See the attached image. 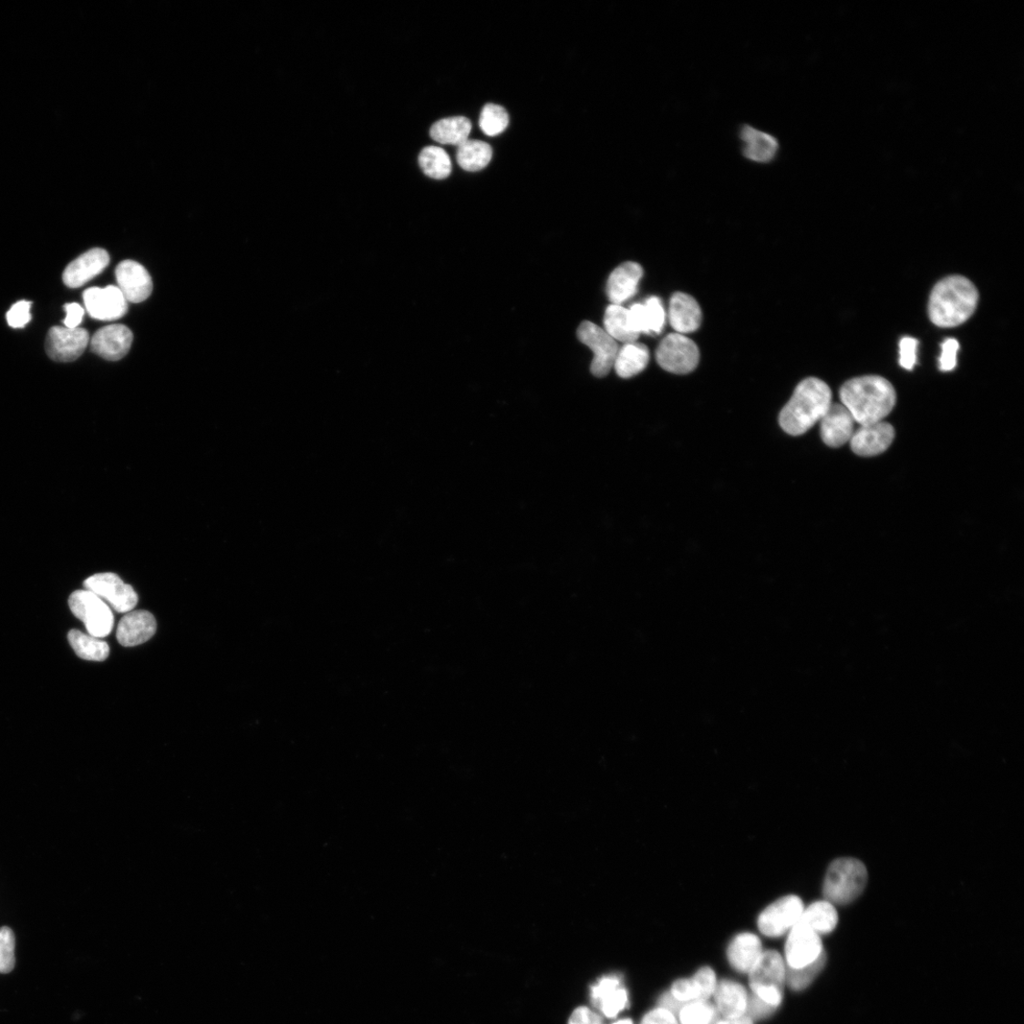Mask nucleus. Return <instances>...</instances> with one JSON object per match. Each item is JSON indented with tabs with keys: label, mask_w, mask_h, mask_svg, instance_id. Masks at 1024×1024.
Returning <instances> with one entry per match:
<instances>
[{
	"label": "nucleus",
	"mask_w": 1024,
	"mask_h": 1024,
	"mask_svg": "<svg viewBox=\"0 0 1024 1024\" xmlns=\"http://www.w3.org/2000/svg\"><path fill=\"white\" fill-rule=\"evenodd\" d=\"M918 341L913 337H904L899 343V365L907 370H913L917 363Z\"/></svg>",
	"instance_id": "nucleus-39"
},
{
	"label": "nucleus",
	"mask_w": 1024,
	"mask_h": 1024,
	"mask_svg": "<svg viewBox=\"0 0 1024 1024\" xmlns=\"http://www.w3.org/2000/svg\"><path fill=\"white\" fill-rule=\"evenodd\" d=\"M649 360L650 352L646 346L629 343L618 349L614 368L619 377L629 378L645 370Z\"/></svg>",
	"instance_id": "nucleus-26"
},
{
	"label": "nucleus",
	"mask_w": 1024,
	"mask_h": 1024,
	"mask_svg": "<svg viewBox=\"0 0 1024 1024\" xmlns=\"http://www.w3.org/2000/svg\"><path fill=\"white\" fill-rule=\"evenodd\" d=\"M642 276L643 270L635 262H626L618 266L611 274L607 282L606 292L612 305H622L632 298L637 293Z\"/></svg>",
	"instance_id": "nucleus-23"
},
{
	"label": "nucleus",
	"mask_w": 1024,
	"mask_h": 1024,
	"mask_svg": "<svg viewBox=\"0 0 1024 1024\" xmlns=\"http://www.w3.org/2000/svg\"><path fill=\"white\" fill-rule=\"evenodd\" d=\"M811 927L816 934L827 935L835 930L839 915L835 906L827 900L816 901L807 908L798 921Z\"/></svg>",
	"instance_id": "nucleus-27"
},
{
	"label": "nucleus",
	"mask_w": 1024,
	"mask_h": 1024,
	"mask_svg": "<svg viewBox=\"0 0 1024 1024\" xmlns=\"http://www.w3.org/2000/svg\"><path fill=\"white\" fill-rule=\"evenodd\" d=\"M109 254L104 249H92L67 265L63 274L67 287L77 289L99 275L109 264Z\"/></svg>",
	"instance_id": "nucleus-17"
},
{
	"label": "nucleus",
	"mask_w": 1024,
	"mask_h": 1024,
	"mask_svg": "<svg viewBox=\"0 0 1024 1024\" xmlns=\"http://www.w3.org/2000/svg\"><path fill=\"white\" fill-rule=\"evenodd\" d=\"M713 995L719 1010L726 1019H737L746 1015L749 997L741 985L723 981L717 986Z\"/></svg>",
	"instance_id": "nucleus-25"
},
{
	"label": "nucleus",
	"mask_w": 1024,
	"mask_h": 1024,
	"mask_svg": "<svg viewBox=\"0 0 1024 1024\" xmlns=\"http://www.w3.org/2000/svg\"><path fill=\"white\" fill-rule=\"evenodd\" d=\"M804 908L802 899L797 895L779 898L759 915L760 932L769 937H780L791 932Z\"/></svg>",
	"instance_id": "nucleus-8"
},
{
	"label": "nucleus",
	"mask_w": 1024,
	"mask_h": 1024,
	"mask_svg": "<svg viewBox=\"0 0 1024 1024\" xmlns=\"http://www.w3.org/2000/svg\"><path fill=\"white\" fill-rule=\"evenodd\" d=\"M88 315L100 321H114L128 313V300L123 293L114 285L106 288H91L83 295Z\"/></svg>",
	"instance_id": "nucleus-13"
},
{
	"label": "nucleus",
	"mask_w": 1024,
	"mask_h": 1024,
	"mask_svg": "<svg viewBox=\"0 0 1024 1024\" xmlns=\"http://www.w3.org/2000/svg\"><path fill=\"white\" fill-rule=\"evenodd\" d=\"M978 303L975 284L962 275H951L935 285L928 300V317L939 327L959 326L974 315Z\"/></svg>",
	"instance_id": "nucleus-2"
},
{
	"label": "nucleus",
	"mask_w": 1024,
	"mask_h": 1024,
	"mask_svg": "<svg viewBox=\"0 0 1024 1024\" xmlns=\"http://www.w3.org/2000/svg\"><path fill=\"white\" fill-rule=\"evenodd\" d=\"M660 1008L672 1012L674 1015L679 1014L681 1008L686 1005L682 1004L676 999L671 993H665L659 999Z\"/></svg>",
	"instance_id": "nucleus-47"
},
{
	"label": "nucleus",
	"mask_w": 1024,
	"mask_h": 1024,
	"mask_svg": "<svg viewBox=\"0 0 1024 1024\" xmlns=\"http://www.w3.org/2000/svg\"><path fill=\"white\" fill-rule=\"evenodd\" d=\"M591 998L594 1006L608 1018L615 1017L628 1004L627 992L622 987L621 979L615 976H607L593 986Z\"/></svg>",
	"instance_id": "nucleus-21"
},
{
	"label": "nucleus",
	"mask_w": 1024,
	"mask_h": 1024,
	"mask_svg": "<svg viewBox=\"0 0 1024 1024\" xmlns=\"http://www.w3.org/2000/svg\"><path fill=\"white\" fill-rule=\"evenodd\" d=\"M471 122L463 116L442 119L430 129L431 138L441 145L460 147L469 140Z\"/></svg>",
	"instance_id": "nucleus-28"
},
{
	"label": "nucleus",
	"mask_w": 1024,
	"mask_h": 1024,
	"mask_svg": "<svg viewBox=\"0 0 1024 1024\" xmlns=\"http://www.w3.org/2000/svg\"><path fill=\"white\" fill-rule=\"evenodd\" d=\"M31 305L32 303L28 301H19L16 303L7 313V322L11 327L20 328L26 326L31 321Z\"/></svg>",
	"instance_id": "nucleus-41"
},
{
	"label": "nucleus",
	"mask_w": 1024,
	"mask_h": 1024,
	"mask_svg": "<svg viewBox=\"0 0 1024 1024\" xmlns=\"http://www.w3.org/2000/svg\"><path fill=\"white\" fill-rule=\"evenodd\" d=\"M640 1024H678L676 1016L662 1008L649 1012Z\"/></svg>",
	"instance_id": "nucleus-44"
},
{
	"label": "nucleus",
	"mask_w": 1024,
	"mask_h": 1024,
	"mask_svg": "<svg viewBox=\"0 0 1024 1024\" xmlns=\"http://www.w3.org/2000/svg\"><path fill=\"white\" fill-rule=\"evenodd\" d=\"M825 962L826 955L823 952L817 961L809 966L798 969L790 968L787 971V980L791 988L798 991L806 988L823 969Z\"/></svg>",
	"instance_id": "nucleus-35"
},
{
	"label": "nucleus",
	"mask_w": 1024,
	"mask_h": 1024,
	"mask_svg": "<svg viewBox=\"0 0 1024 1024\" xmlns=\"http://www.w3.org/2000/svg\"><path fill=\"white\" fill-rule=\"evenodd\" d=\"M423 173L435 180H444L451 173V161L448 153L439 147H427L419 156Z\"/></svg>",
	"instance_id": "nucleus-32"
},
{
	"label": "nucleus",
	"mask_w": 1024,
	"mask_h": 1024,
	"mask_svg": "<svg viewBox=\"0 0 1024 1024\" xmlns=\"http://www.w3.org/2000/svg\"><path fill=\"white\" fill-rule=\"evenodd\" d=\"M569 1024H602V1019L587 1008H579L571 1015Z\"/></svg>",
	"instance_id": "nucleus-46"
},
{
	"label": "nucleus",
	"mask_w": 1024,
	"mask_h": 1024,
	"mask_svg": "<svg viewBox=\"0 0 1024 1024\" xmlns=\"http://www.w3.org/2000/svg\"><path fill=\"white\" fill-rule=\"evenodd\" d=\"M680 1024H716L718 1012L707 1002L686 1004L679 1012Z\"/></svg>",
	"instance_id": "nucleus-34"
},
{
	"label": "nucleus",
	"mask_w": 1024,
	"mask_h": 1024,
	"mask_svg": "<svg viewBox=\"0 0 1024 1024\" xmlns=\"http://www.w3.org/2000/svg\"><path fill=\"white\" fill-rule=\"evenodd\" d=\"M491 158L492 149L485 141L469 139L458 147V162L460 168L468 172H478L484 170Z\"/></svg>",
	"instance_id": "nucleus-29"
},
{
	"label": "nucleus",
	"mask_w": 1024,
	"mask_h": 1024,
	"mask_svg": "<svg viewBox=\"0 0 1024 1024\" xmlns=\"http://www.w3.org/2000/svg\"><path fill=\"white\" fill-rule=\"evenodd\" d=\"M154 615L144 610L129 612L117 629V639L125 647H133L149 641L156 633Z\"/></svg>",
	"instance_id": "nucleus-20"
},
{
	"label": "nucleus",
	"mask_w": 1024,
	"mask_h": 1024,
	"mask_svg": "<svg viewBox=\"0 0 1024 1024\" xmlns=\"http://www.w3.org/2000/svg\"><path fill=\"white\" fill-rule=\"evenodd\" d=\"M68 604L71 612L84 623L88 635L101 638L110 634L114 616L98 595L88 590H78L71 594Z\"/></svg>",
	"instance_id": "nucleus-6"
},
{
	"label": "nucleus",
	"mask_w": 1024,
	"mask_h": 1024,
	"mask_svg": "<svg viewBox=\"0 0 1024 1024\" xmlns=\"http://www.w3.org/2000/svg\"><path fill=\"white\" fill-rule=\"evenodd\" d=\"M605 330L616 342L634 343L639 335L632 328L628 309L619 305H610L605 315Z\"/></svg>",
	"instance_id": "nucleus-30"
},
{
	"label": "nucleus",
	"mask_w": 1024,
	"mask_h": 1024,
	"mask_svg": "<svg viewBox=\"0 0 1024 1024\" xmlns=\"http://www.w3.org/2000/svg\"><path fill=\"white\" fill-rule=\"evenodd\" d=\"M749 973L754 995L777 1008L782 1001L783 986L787 980V969L781 957L774 950L763 952Z\"/></svg>",
	"instance_id": "nucleus-5"
},
{
	"label": "nucleus",
	"mask_w": 1024,
	"mask_h": 1024,
	"mask_svg": "<svg viewBox=\"0 0 1024 1024\" xmlns=\"http://www.w3.org/2000/svg\"><path fill=\"white\" fill-rule=\"evenodd\" d=\"M614 1024H633V1022L630 1019H623V1020H619V1021H617Z\"/></svg>",
	"instance_id": "nucleus-49"
},
{
	"label": "nucleus",
	"mask_w": 1024,
	"mask_h": 1024,
	"mask_svg": "<svg viewBox=\"0 0 1024 1024\" xmlns=\"http://www.w3.org/2000/svg\"><path fill=\"white\" fill-rule=\"evenodd\" d=\"M88 342L89 335L84 328L54 326L47 333L46 351L56 362H74L84 353Z\"/></svg>",
	"instance_id": "nucleus-12"
},
{
	"label": "nucleus",
	"mask_w": 1024,
	"mask_h": 1024,
	"mask_svg": "<svg viewBox=\"0 0 1024 1024\" xmlns=\"http://www.w3.org/2000/svg\"><path fill=\"white\" fill-rule=\"evenodd\" d=\"M510 123L507 110L498 105H486L481 114L480 126L481 130L490 137L503 133Z\"/></svg>",
	"instance_id": "nucleus-33"
},
{
	"label": "nucleus",
	"mask_w": 1024,
	"mask_h": 1024,
	"mask_svg": "<svg viewBox=\"0 0 1024 1024\" xmlns=\"http://www.w3.org/2000/svg\"><path fill=\"white\" fill-rule=\"evenodd\" d=\"M743 156L755 163L769 164L778 156L780 142L771 133L745 125L740 132Z\"/></svg>",
	"instance_id": "nucleus-19"
},
{
	"label": "nucleus",
	"mask_w": 1024,
	"mask_h": 1024,
	"mask_svg": "<svg viewBox=\"0 0 1024 1024\" xmlns=\"http://www.w3.org/2000/svg\"><path fill=\"white\" fill-rule=\"evenodd\" d=\"M16 939L8 926L0 927V974H8L16 967Z\"/></svg>",
	"instance_id": "nucleus-36"
},
{
	"label": "nucleus",
	"mask_w": 1024,
	"mask_h": 1024,
	"mask_svg": "<svg viewBox=\"0 0 1024 1024\" xmlns=\"http://www.w3.org/2000/svg\"><path fill=\"white\" fill-rule=\"evenodd\" d=\"M68 641L77 655L83 659L103 661L109 655V647L107 642L78 630L69 632Z\"/></svg>",
	"instance_id": "nucleus-31"
},
{
	"label": "nucleus",
	"mask_w": 1024,
	"mask_h": 1024,
	"mask_svg": "<svg viewBox=\"0 0 1024 1024\" xmlns=\"http://www.w3.org/2000/svg\"><path fill=\"white\" fill-rule=\"evenodd\" d=\"M832 403V391L823 380L805 378L781 411L780 425L785 433L802 436L821 421Z\"/></svg>",
	"instance_id": "nucleus-3"
},
{
	"label": "nucleus",
	"mask_w": 1024,
	"mask_h": 1024,
	"mask_svg": "<svg viewBox=\"0 0 1024 1024\" xmlns=\"http://www.w3.org/2000/svg\"><path fill=\"white\" fill-rule=\"evenodd\" d=\"M133 342L132 331L123 325L105 326L93 336L91 349L105 360L115 362L124 358Z\"/></svg>",
	"instance_id": "nucleus-16"
},
{
	"label": "nucleus",
	"mask_w": 1024,
	"mask_h": 1024,
	"mask_svg": "<svg viewBox=\"0 0 1024 1024\" xmlns=\"http://www.w3.org/2000/svg\"><path fill=\"white\" fill-rule=\"evenodd\" d=\"M761 954H763V946L760 938L750 933L736 936L728 948L730 965L740 972H750Z\"/></svg>",
	"instance_id": "nucleus-24"
},
{
	"label": "nucleus",
	"mask_w": 1024,
	"mask_h": 1024,
	"mask_svg": "<svg viewBox=\"0 0 1024 1024\" xmlns=\"http://www.w3.org/2000/svg\"><path fill=\"white\" fill-rule=\"evenodd\" d=\"M66 318L64 324L67 328H78L82 323L85 315L84 308L78 303L65 305Z\"/></svg>",
	"instance_id": "nucleus-45"
},
{
	"label": "nucleus",
	"mask_w": 1024,
	"mask_h": 1024,
	"mask_svg": "<svg viewBox=\"0 0 1024 1024\" xmlns=\"http://www.w3.org/2000/svg\"><path fill=\"white\" fill-rule=\"evenodd\" d=\"M821 936L798 922L791 930L785 944V958L790 968L798 969L817 961L823 954Z\"/></svg>",
	"instance_id": "nucleus-10"
},
{
	"label": "nucleus",
	"mask_w": 1024,
	"mask_h": 1024,
	"mask_svg": "<svg viewBox=\"0 0 1024 1024\" xmlns=\"http://www.w3.org/2000/svg\"><path fill=\"white\" fill-rule=\"evenodd\" d=\"M119 289L128 302L140 303L147 300L152 291L153 283L148 270L133 260H125L115 271Z\"/></svg>",
	"instance_id": "nucleus-14"
},
{
	"label": "nucleus",
	"mask_w": 1024,
	"mask_h": 1024,
	"mask_svg": "<svg viewBox=\"0 0 1024 1024\" xmlns=\"http://www.w3.org/2000/svg\"><path fill=\"white\" fill-rule=\"evenodd\" d=\"M643 305L646 309L647 335L658 336L666 324V312L662 301L657 296H652Z\"/></svg>",
	"instance_id": "nucleus-37"
},
{
	"label": "nucleus",
	"mask_w": 1024,
	"mask_h": 1024,
	"mask_svg": "<svg viewBox=\"0 0 1024 1024\" xmlns=\"http://www.w3.org/2000/svg\"><path fill=\"white\" fill-rule=\"evenodd\" d=\"M776 1008L767 1004L757 996L749 998L746 1016L753 1019H763L771 1016Z\"/></svg>",
	"instance_id": "nucleus-43"
},
{
	"label": "nucleus",
	"mask_w": 1024,
	"mask_h": 1024,
	"mask_svg": "<svg viewBox=\"0 0 1024 1024\" xmlns=\"http://www.w3.org/2000/svg\"><path fill=\"white\" fill-rule=\"evenodd\" d=\"M699 349L694 341L679 333L666 336L657 350V361L666 371L685 375L693 372L699 363Z\"/></svg>",
	"instance_id": "nucleus-7"
},
{
	"label": "nucleus",
	"mask_w": 1024,
	"mask_h": 1024,
	"mask_svg": "<svg viewBox=\"0 0 1024 1024\" xmlns=\"http://www.w3.org/2000/svg\"><path fill=\"white\" fill-rule=\"evenodd\" d=\"M577 335L579 340L594 353L592 374L598 378L607 376L615 365L618 352L617 343L604 328L589 321L580 325Z\"/></svg>",
	"instance_id": "nucleus-9"
},
{
	"label": "nucleus",
	"mask_w": 1024,
	"mask_h": 1024,
	"mask_svg": "<svg viewBox=\"0 0 1024 1024\" xmlns=\"http://www.w3.org/2000/svg\"><path fill=\"white\" fill-rule=\"evenodd\" d=\"M960 349L957 339H946L942 344V353L939 359V369L943 372L954 370L957 366V353Z\"/></svg>",
	"instance_id": "nucleus-40"
},
{
	"label": "nucleus",
	"mask_w": 1024,
	"mask_h": 1024,
	"mask_svg": "<svg viewBox=\"0 0 1024 1024\" xmlns=\"http://www.w3.org/2000/svg\"><path fill=\"white\" fill-rule=\"evenodd\" d=\"M668 317L676 333L683 336L697 331L702 323L700 305L694 297L683 293L672 296Z\"/></svg>",
	"instance_id": "nucleus-22"
},
{
	"label": "nucleus",
	"mask_w": 1024,
	"mask_h": 1024,
	"mask_svg": "<svg viewBox=\"0 0 1024 1024\" xmlns=\"http://www.w3.org/2000/svg\"><path fill=\"white\" fill-rule=\"evenodd\" d=\"M671 994L682 1004H688L698 1001V994L690 979H681L677 981L671 989Z\"/></svg>",
	"instance_id": "nucleus-42"
},
{
	"label": "nucleus",
	"mask_w": 1024,
	"mask_h": 1024,
	"mask_svg": "<svg viewBox=\"0 0 1024 1024\" xmlns=\"http://www.w3.org/2000/svg\"><path fill=\"white\" fill-rule=\"evenodd\" d=\"M895 436L894 427L884 421L861 426L850 440L851 449L857 456L874 457L888 450Z\"/></svg>",
	"instance_id": "nucleus-15"
},
{
	"label": "nucleus",
	"mask_w": 1024,
	"mask_h": 1024,
	"mask_svg": "<svg viewBox=\"0 0 1024 1024\" xmlns=\"http://www.w3.org/2000/svg\"><path fill=\"white\" fill-rule=\"evenodd\" d=\"M84 585L87 590L109 602L118 613L131 612L138 604V596L132 586L114 574L93 575L85 581Z\"/></svg>",
	"instance_id": "nucleus-11"
},
{
	"label": "nucleus",
	"mask_w": 1024,
	"mask_h": 1024,
	"mask_svg": "<svg viewBox=\"0 0 1024 1024\" xmlns=\"http://www.w3.org/2000/svg\"><path fill=\"white\" fill-rule=\"evenodd\" d=\"M842 404L861 426L884 421L895 407L896 392L884 377L854 378L840 390Z\"/></svg>",
	"instance_id": "nucleus-1"
},
{
	"label": "nucleus",
	"mask_w": 1024,
	"mask_h": 1024,
	"mask_svg": "<svg viewBox=\"0 0 1024 1024\" xmlns=\"http://www.w3.org/2000/svg\"><path fill=\"white\" fill-rule=\"evenodd\" d=\"M868 883L866 866L853 857L833 861L827 869L822 892L833 905H847L859 898Z\"/></svg>",
	"instance_id": "nucleus-4"
},
{
	"label": "nucleus",
	"mask_w": 1024,
	"mask_h": 1024,
	"mask_svg": "<svg viewBox=\"0 0 1024 1024\" xmlns=\"http://www.w3.org/2000/svg\"><path fill=\"white\" fill-rule=\"evenodd\" d=\"M716 1024H753V1021L750 1017L745 1015L741 1018L737 1019H726L724 1020L717 1022Z\"/></svg>",
	"instance_id": "nucleus-48"
},
{
	"label": "nucleus",
	"mask_w": 1024,
	"mask_h": 1024,
	"mask_svg": "<svg viewBox=\"0 0 1024 1024\" xmlns=\"http://www.w3.org/2000/svg\"><path fill=\"white\" fill-rule=\"evenodd\" d=\"M690 980H692L696 988L698 1002H707V999L714 994L718 986L716 973L707 967L699 969Z\"/></svg>",
	"instance_id": "nucleus-38"
},
{
	"label": "nucleus",
	"mask_w": 1024,
	"mask_h": 1024,
	"mask_svg": "<svg viewBox=\"0 0 1024 1024\" xmlns=\"http://www.w3.org/2000/svg\"><path fill=\"white\" fill-rule=\"evenodd\" d=\"M820 422L822 439L832 448L846 444L854 433L855 421L842 403H832Z\"/></svg>",
	"instance_id": "nucleus-18"
}]
</instances>
